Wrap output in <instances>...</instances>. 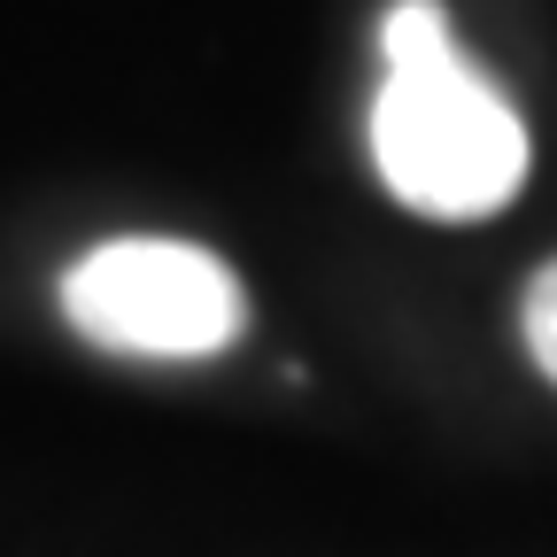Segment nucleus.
I'll list each match as a JSON object with an SVG mask.
<instances>
[{"mask_svg":"<svg viewBox=\"0 0 557 557\" xmlns=\"http://www.w3.org/2000/svg\"><path fill=\"white\" fill-rule=\"evenodd\" d=\"M519 333H527V357L534 372L557 387V256L527 278V302H519Z\"/></svg>","mask_w":557,"mask_h":557,"instance_id":"obj_3","label":"nucleus"},{"mask_svg":"<svg viewBox=\"0 0 557 557\" xmlns=\"http://www.w3.org/2000/svg\"><path fill=\"white\" fill-rule=\"evenodd\" d=\"M54 302L78 341L148 364H201L248 333L240 271L218 248L171 233H116L86 248L54 278Z\"/></svg>","mask_w":557,"mask_h":557,"instance_id":"obj_2","label":"nucleus"},{"mask_svg":"<svg viewBox=\"0 0 557 557\" xmlns=\"http://www.w3.org/2000/svg\"><path fill=\"white\" fill-rule=\"evenodd\" d=\"M380 186L442 225H480L527 186V124L496 78L465 62L442 0H395L380 16V94L364 116Z\"/></svg>","mask_w":557,"mask_h":557,"instance_id":"obj_1","label":"nucleus"}]
</instances>
